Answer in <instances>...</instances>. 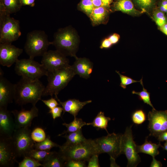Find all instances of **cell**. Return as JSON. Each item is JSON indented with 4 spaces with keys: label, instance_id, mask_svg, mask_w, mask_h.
<instances>
[{
    "label": "cell",
    "instance_id": "obj_1",
    "mask_svg": "<svg viewBox=\"0 0 167 167\" xmlns=\"http://www.w3.org/2000/svg\"><path fill=\"white\" fill-rule=\"evenodd\" d=\"M14 100L20 105L28 103L36 105L41 100L45 88L39 79L32 80L22 77L14 84Z\"/></svg>",
    "mask_w": 167,
    "mask_h": 167
},
{
    "label": "cell",
    "instance_id": "obj_2",
    "mask_svg": "<svg viewBox=\"0 0 167 167\" xmlns=\"http://www.w3.org/2000/svg\"><path fill=\"white\" fill-rule=\"evenodd\" d=\"M75 75L70 65L53 71H48V83L42 96L50 95L52 97L54 95L55 97L57 96L59 92L67 85Z\"/></svg>",
    "mask_w": 167,
    "mask_h": 167
},
{
    "label": "cell",
    "instance_id": "obj_3",
    "mask_svg": "<svg viewBox=\"0 0 167 167\" xmlns=\"http://www.w3.org/2000/svg\"><path fill=\"white\" fill-rule=\"evenodd\" d=\"M59 148V152L66 161L69 160L88 161L92 155L98 154L96 144L94 140L91 139L78 144L62 145Z\"/></svg>",
    "mask_w": 167,
    "mask_h": 167
},
{
    "label": "cell",
    "instance_id": "obj_4",
    "mask_svg": "<svg viewBox=\"0 0 167 167\" xmlns=\"http://www.w3.org/2000/svg\"><path fill=\"white\" fill-rule=\"evenodd\" d=\"M54 38L51 45H54L57 50L66 56L76 57L75 53L79 41L75 32L73 28L70 27L60 28L55 33Z\"/></svg>",
    "mask_w": 167,
    "mask_h": 167
},
{
    "label": "cell",
    "instance_id": "obj_5",
    "mask_svg": "<svg viewBox=\"0 0 167 167\" xmlns=\"http://www.w3.org/2000/svg\"><path fill=\"white\" fill-rule=\"evenodd\" d=\"M21 35L19 21L11 17L0 2V43H11Z\"/></svg>",
    "mask_w": 167,
    "mask_h": 167
},
{
    "label": "cell",
    "instance_id": "obj_6",
    "mask_svg": "<svg viewBox=\"0 0 167 167\" xmlns=\"http://www.w3.org/2000/svg\"><path fill=\"white\" fill-rule=\"evenodd\" d=\"M51 42L49 41L45 32L41 30H34L28 33L24 49L30 58L42 56L48 50Z\"/></svg>",
    "mask_w": 167,
    "mask_h": 167
},
{
    "label": "cell",
    "instance_id": "obj_7",
    "mask_svg": "<svg viewBox=\"0 0 167 167\" xmlns=\"http://www.w3.org/2000/svg\"><path fill=\"white\" fill-rule=\"evenodd\" d=\"M31 132L28 127L18 128L14 131L11 139L16 157H24L34 149L36 143L31 138Z\"/></svg>",
    "mask_w": 167,
    "mask_h": 167
},
{
    "label": "cell",
    "instance_id": "obj_8",
    "mask_svg": "<svg viewBox=\"0 0 167 167\" xmlns=\"http://www.w3.org/2000/svg\"><path fill=\"white\" fill-rule=\"evenodd\" d=\"M15 71L18 75L32 80L39 79L48 74L47 71L41 64L30 58L18 59Z\"/></svg>",
    "mask_w": 167,
    "mask_h": 167
},
{
    "label": "cell",
    "instance_id": "obj_9",
    "mask_svg": "<svg viewBox=\"0 0 167 167\" xmlns=\"http://www.w3.org/2000/svg\"><path fill=\"white\" fill-rule=\"evenodd\" d=\"M122 134L108 133L106 136L94 140L96 145L98 154L106 153L115 159L121 154Z\"/></svg>",
    "mask_w": 167,
    "mask_h": 167
},
{
    "label": "cell",
    "instance_id": "obj_10",
    "mask_svg": "<svg viewBox=\"0 0 167 167\" xmlns=\"http://www.w3.org/2000/svg\"><path fill=\"white\" fill-rule=\"evenodd\" d=\"M132 126L127 127L122 135L121 154H125L127 159V167H135L141 162V159L136 151V145L133 139Z\"/></svg>",
    "mask_w": 167,
    "mask_h": 167
},
{
    "label": "cell",
    "instance_id": "obj_11",
    "mask_svg": "<svg viewBox=\"0 0 167 167\" xmlns=\"http://www.w3.org/2000/svg\"><path fill=\"white\" fill-rule=\"evenodd\" d=\"M148 129L150 135L156 137L167 131V110L157 111L154 108L149 112Z\"/></svg>",
    "mask_w": 167,
    "mask_h": 167
},
{
    "label": "cell",
    "instance_id": "obj_12",
    "mask_svg": "<svg viewBox=\"0 0 167 167\" xmlns=\"http://www.w3.org/2000/svg\"><path fill=\"white\" fill-rule=\"evenodd\" d=\"M41 64L48 72H51L67 67L69 61L66 56L59 51H47L42 56Z\"/></svg>",
    "mask_w": 167,
    "mask_h": 167
},
{
    "label": "cell",
    "instance_id": "obj_13",
    "mask_svg": "<svg viewBox=\"0 0 167 167\" xmlns=\"http://www.w3.org/2000/svg\"><path fill=\"white\" fill-rule=\"evenodd\" d=\"M23 51L11 43H0V64L8 67H11L18 59Z\"/></svg>",
    "mask_w": 167,
    "mask_h": 167
},
{
    "label": "cell",
    "instance_id": "obj_14",
    "mask_svg": "<svg viewBox=\"0 0 167 167\" xmlns=\"http://www.w3.org/2000/svg\"><path fill=\"white\" fill-rule=\"evenodd\" d=\"M11 112L14 117L16 129L30 127L32 120L38 116L39 110L35 105L29 110L22 109L19 111L14 110Z\"/></svg>",
    "mask_w": 167,
    "mask_h": 167
},
{
    "label": "cell",
    "instance_id": "obj_15",
    "mask_svg": "<svg viewBox=\"0 0 167 167\" xmlns=\"http://www.w3.org/2000/svg\"><path fill=\"white\" fill-rule=\"evenodd\" d=\"M16 157L12 146L11 138L0 136V167L11 166L15 161Z\"/></svg>",
    "mask_w": 167,
    "mask_h": 167
},
{
    "label": "cell",
    "instance_id": "obj_16",
    "mask_svg": "<svg viewBox=\"0 0 167 167\" xmlns=\"http://www.w3.org/2000/svg\"><path fill=\"white\" fill-rule=\"evenodd\" d=\"M11 113L7 107H0V136L9 138L12 137L15 130V126Z\"/></svg>",
    "mask_w": 167,
    "mask_h": 167
},
{
    "label": "cell",
    "instance_id": "obj_17",
    "mask_svg": "<svg viewBox=\"0 0 167 167\" xmlns=\"http://www.w3.org/2000/svg\"><path fill=\"white\" fill-rule=\"evenodd\" d=\"M0 73V107H7L14 100V84L3 76V73L1 68Z\"/></svg>",
    "mask_w": 167,
    "mask_h": 167
},
{
    "label": "cell",
    "instance_id": "obj_18",
    "mask_svg": "<svg viewBox=\"0 0 167 167\" xmlns=\"http://www.w3.org/2000/svg\"><path fill=\"white\" fill-rule=\"evenodd\" d=\"M75 58V60L71 66L75 74L79 75L80 77L88 79L92 71V63L86 58L76 57Z\"/></svg>",
    "mask_w": 167,
    "mask_h": 167
},
{
    "label": "cell",
    "instance_id": "obj_19",
    "mask_svg": "<svg viewBox=\"0 0 167 167\" xmlns=\"http://www.w3.org/2000/svg\"><path fill=\"white\" fill-rule=\"evenodd\" d=\"M55 98L62 106L63 112V115L65 112H68L73 116L74 118L76 117L79 112L85 105L92 102L91 100L81 102L79 100L73 99H69L62 102L61 101L58 96H56Z\"/></svg>",
    "mask_w": 167,
    "mask_h": 167
},
{
    "label": "cell",
    "instance_id": "obj_20",
    "mask_svg": "<svg viewBox=\"0 0 167 167\" xmlns=\"http://www.w3.org/2000/svg\"><path fill=\"white\" fill-rule=\"evenodd\" d=\"M161 147L160 143L158 144L152 143L151 141H148L147 137L146 138L144 143L141 145H136V151L137 153H142L151 155L155 157L159 154L158 148Z\"/></svg>",
    "mask_w": 167,
    "mask_h": 167
},
{
    "label": "cell",
    "instance_id": "obj_21",
    "mask_svg": "<svg viewBox=\"0 0 167 167\" xmlns=\"http://www.w3.org/2000/svg\"><path fill=\"white\" fill-rule=\"evenodd\" d=\"M66 161L59 152H53L48 158L42 162L43 167H65Z\"/></svg>",
    "mask_w": 167,
    "mask_h": 167
},
{
    "label": "cell",
    "instance_id": "obj_22",
    "mask_svg": "<svg viewBox=\"0 0 167 167\" xmlns=\"http://www.w3.org/2000/svg\"><path fill=\"white\" fill-rule=\"evenodd\" d=\"M63 137L66 139V142L62 145L64 146L79 143L87 139L84 136L82 129L75 132L66 134Z\"/></svg>",
    "mask_w": 167,
    "mask_h": 167
},
{
    "label": "cell",
    "instance_id": "obj_23",
    "mask_svg": "<svg viewBox=\"0 0 167 167\" xmlns=\"http://www.w3.org/2000/svg\"><path fill=\"white\" fill-rule=\"evenodd\" d=\"M111 118L105 116L104 112L100 111L94 118L93 122L88 123V125H91L98 130L104 129L108 133L107 127L108 123Z\"/></svg>",
    "mask_w": 167,
    "mask_h": 167
},
{
    "label": "cell",
    "instance_id": "obj_24",
    "mask_svg": "<svg viewBox=\"0 0 167 167\" xmlns=\"http://www.w3.org/2000/svg\"><path fill=\"white\" fill-rule=\"evenodd\" d=\"M62 125L65 126L67 128V130L64 131L62 134L58 135L61 136L64 134L76 131L81 129L85 125H88V123L84 122L81 118L76 117L74 118L73 121L69 123H64Z\"/></svg>",
    "mask_w": 167,
    "mask_h": 167
},
{
    "label": "cell",
    "instance_id": "obj_25",
    "mask_svg": "<svg viewBox=\"0 0 167 167\" xmlns=\"http://www.w3.org/2000/svg\"><path fill=\"white\" fill-rule=\"evenodd\" d=\"M114 6L116 10L126 13H136L137 12L130 0H118L115 4Z\"/></svg>",
    "mask_w": 167,
    "mask_h": 167
},
{
    "label": "cell",
    "instance_id": "obj_26",
    "mask_svg": "<svg viewBox=\"0 0 167 167\" xmlns=\"http://www.w3.org/2000/svg\"><path fill=\"white\" fill-rule=\"evenodd\" d=\"M106 14V11L104 7H95L90 17L93 24H98L103 21Z\"/></svg>",
    "mask_w": 167,
    "mask_h": 167
},
{
    "label": "cell",
    "instance_id": "obj_27",
    "mask_svg": "<svg viewBox=\"0 0 167 167\" xmlns=\"http://www.w3.org/2000/svg\"><path fill=\"white\" fill-rule=\"evenodd\" d=\"M6 12L10 15L19 11L22 6L19 0H0Z\"/></svg>",
    "mask_w": 167,
    "mask_h": 167
},
{
    "label": "cell",
    "instance_id": "obj_28",
    "mask_svg": "<svg viewBox=\"0 0 167 167\" xmlns=\"http://www.w3.org/2000/svg\"><path fill=\"white\" fill-rule=\"evenodd\" d=\"M50 150H43L33 149L30 151L27 156L42 162L46 160L52 153Z\"/></svg>",
    "mask_w": 167,
    "mask_h": 167
},
{
    "label": "cell",
    "instance_id": "obj_29",
    "mask_svg": "<svg viewBox=\"0 0 167 167\" xmlns=\"http://www.w3.org/2000/svg\"><path fill=\"white\" fill-rule=\"evenodd\" d=\"M60 145L53 142L49 135H47L44 141L39 143H36L34 148L37 150H49L53 147H58Z\"/></svg>",
    "mask_w": 167,
    "mask_h": 167
},
{
    "label": "cell",
    "instance_id": "obj_30",
    "mask_svg": "<svg viewBox=\"0 0 167 167\" xmlns=\"http://www.w3.org/2000/svg\"><path fill=\"white\" fill-rule=\"evenodd\" d=\"M140 82L142 86V90L140 92H137L133 90L132 92V94L138 95L139 99L140 100L142 101L144 103L150 105L152 108H154L150 100V93L144 88L143 82L142 78L140 80Z\"/></svg>",
    "mask_w": 167,
    "mask_h": 167
},
{
    "label": "cell",
    "instance_id": "obj_31",
    "mask_svg": "<svg viewBox=\"0 0 167 167\" xmlns=\"http://www.w3.org/2000/svg\"><path fill=\"white\" fill-rule=\"evenodd\" d=\"M45 132L41 127H37L34 128L31 132V137L35 142H41L46 138Z\"/></svg>",
    "mask_w": 167,
    "mask_h": 167
},
{
    "label": "cell",
    "instance_id": "obj_32",
    "mask_svg": "<svg viewBox=\"0 0 167 167\" xmlns=\"http://www.w3.org/2000/svg\"><path fill=\"white\" fill-rule=\"evenodd\" d=\"M23 160L18 163L19 167H38L42 166V164L33 158L26 156Z\"/></svg>",
    "mask_w": 167,
    "mask_h": 167
},
{
    "label": "cell",
    "instance_id": "obj_33",
    "mask_svg": "<svg viewBox=\"0 0 167 167\" xmlns=\"http://www.w3.org/2000/svg\"><path fill=\"white\" fill-rule=\"evenodd\" d=\"M131 118L134 123L139 125L142 124L146 120V116L144 111L140 109L137 110L133 113Z\"/></svg>",
    "mask_w": 167,
    "mask_h": 167
},
{
    "label": "cell",
    "instance_id": "obj_34",
    "mask_svg": "<svg viewBox=\"0 0 167 167\" xmlns=\"http://www.w3.org/2000/svg\"><path fill=\"white\" fill-rule=\"evenodd\" d=\"M80 7L82 11L90 16L95 7L92 0H82Z\"/></svg>",
    "mask_w": 167,
    "mask_h": 167
},
{
    "label": "cell",
    "instance_id": "obj_35",
    "mask_svg": "<svg viewBox=\"0 0 167 167\" xmlns=\"http://www.w3.org/2000/svg\"><path fill=\"white\" fill-rule=\"evenodd\" d=\"M154 18L156 24L159 27L167 23V18L165 13L160 10L154 13Z\"/></svg>",
    "mask_w": 167,
    "mask_h": 167
},
{
    "label": "cell",
    "instance_id": "obj_36",
    "mask_svg": "<svg viewBox=\"0 0 167 167\" xmlns=\"http://www.w3.org/2000/svg\"><path fill=\"white\" fill-rule=\"evenodd\" d=\"M116 72L118 74L120 77L121 81L120 86L124 89H126L128 85L135 83L140 82V80H134L130 77L121 74L119 71H116Z\"/></svg>",
    "mask_w": 167,
    "mask_h": 167
},
{
    "label": "cell",
    "instance_id": "obj_37",
    "mask_svg": "<svg viewBox=\"0 0 167 167\" xmlns=\"http://www.w3.org/2000/svg\"><path fill=\"white\" fill-rule=\"evenodd\" d=\"M85 161L76 160H69L66 161L65 167H87Z\"/></svg>",
    "mask_w": 167,
    "mask_h": 167
},
{
    "label": "cell",
    "instance_id": "obj_38",
    "mask_svg": "<svg viewBox=\"0 0 167 167\" xmlns=\"http://www.w3.org/2000/svg\"><path fill=\"white\" fill-rule=\"evenodd\" d=\"M63 111L62 107L56 106L51 109H49L48 113H50L54 120L61 117V114Z\"/></svg>",
    "mask_w": 167,
    "mask_h": 167
},
{
    "label": "cell",
    "instance_id": "obj_39",
    "mask_svg": "<svg viewBox=\"0 0 167 167\" xmlns=\"http://www.w3.org/2000/svg\"><path fill=\"white\" fill-rule=\"evenodd\" d=\"M98 154H94L92 155L88 161V167H100L99 163Z\"/></svg>",
    "mask_w": 167,
    "mask_h": 167
},
{
    "label": "cell",
    "instance_id": "obj_40",
    "mask_svg": "<svg viewBox=\"0 0 167 167\" xmlns=\"http://www.w3.org/2000/svg\"><path fill=\"white\" fill-rule=\"evenodd\" d=\"M137 4L141 8L146 9L150 7L154 0H135Z\"/></svg>",
    "mask_w": 167,
    "mask_h": 167
},
{
    "label": "cell",
    "instance_id": "obj_41",
    "mask_svg": "<svg viewBox=\"0 0 167 167\" xmlns=\"http://www.w3.org/2000/svg\"><path fill=\"white\" fill-rule=\"evenodd\" d=\"M43 103L49 109H51L60 104H58L56 99L52 97L48 100H41Z\"/></svg>",
    "mask_w": 167,
    "mask_h": 167
},
{
    "label": "cell",
    "instance_id": "obj_42",
    "mask_svg": "<svg viewBox=\"0 0 167 167\" xmlns=\"http://www.w3.org/2000/svg\"><path fill=\"white\" fill-rule=\"evenodd\" d=\"M112 44L108 38L104 39L102 42L100 48L102 49H107L109 48Z\"/></svg>",
    "mask_w": 167,
    "mask_h": 167
},
{
    "label": "cell",
    "instance_id": "obj_43",
    "mask_svg": "<svg viewBox=\"0 0 167 167\" xmlns=\"http://www.w3.org/2000/svg\"><path fill=\"white\" fill-rule=\"evenodd\" d=\"M22 6L28 5L31 7L35 6V0H19Z\"/></svg>",
    "mask_w": 167,
    "mask_h": 167
},
{
    "label": "cell",
    "instance_id": "obj_44",
    "mask_svg": "<svg viewBox=\"0 0 167 167\" xmlns=\"http://www.w3.org/2000/svg\"><path fill=\"white\" fill-rule=\"evenodd\" d=\"M119 38V35L116 33L113 34L108 38L112 44L117 43L118 41Z\"/></svg>",
    "mask_w": 167,
    "mask_h": 167
},
{
    "label": "cell",
    "instance_id": "obj_45",
    "mask_svg": "<svg viewBox=\"0 0 167 167\" xmlns=\"http://www.w3.org/2000/svg\"><path fill=\"white\" fill-rule=\"evenodd\" d=\"M157 138L160 142L167 141V131H164L160 134Z\"/></svg>",
    "mask_w": 167,
    "mask_h": 167
},
{
    "label": "cell",
    "instance_id": "obj_46",
    "mask_svg": "<svg viewBox=\"0 0 167 167\" xmlns=\"http://www.w3.org/2000/svg\"><path fill=\"white\" fill-rule=\"evenodd\" d=\"M162 166V164L161 162L156 160L155 158V157H152V161L151 163L150 167H161Z\"/></svg>",
    "mask_w": 167,
    "mask_h": 167
},
{
    "label": "cell",
    "instance_id": "obj_47",
    "mask_svg": "<svg viewBox=\"0 0 167 167\" xmlns=\"http://www.w3.org/2000/svg\"><path fill=\"white\" fill-rule=\"evenodd\" d=\"M94 7H99L101 6L102 0H92Z\"/></svg>",
    "mask_w": 167,
    "mask_h": 167
},
{
    "label": "cell",
    "instance_id": "obj_48",
    "mask_svg": "<svg viewBox=\"0 0 167 167\" xmlns=\"http://www.w3.org/2000/svg\"><path fill=\"white\" fill-rule=\"evenodd\" d=\"M159 28L161 31L167 36V23L165 24Z\"/></svg>",
    "mask_w": 167,
    "mask_h": 167
},
{
    "label": "cell",
    "instance_id": "obj_49",
    "mask_svg": "<svg viewBox=\"0 0 167 167\" xmlns=\"http://www.w3.org/2000/svg\"><path fill=\"white\" fill-rule=\"evenodd\" d=\"M112 0H102L101 6L103 7L109 6Z\"/></svg>",
    "mask_w": 167,
    "mask_h": 167
},
{
    "label": "cell",
    "instance_id": "obj_50",
    "mask_svg": "<svg viewBox=\"0 0 167 167\" xmlns=\"http://www.w3.org/2000/svg\"><path fill=\"white\" fill-rule=\"evenodd\" d=\"M159 9L160 11L165 13L167 14V6H162L160 5Z\"/></svg>",
    "mask_w": 167,
    "mask_h": 167
},
{
    "label": "cell",
    "instance_id": "obj_51",
    "mask_svg": "<svg viewBox=\"0 0 167 167\" xmlns=\"http://www.w3.org/2000/svg\"><path fill=\"white\" fill-rule=\"evenodd\" d=\"M162 6H167V0H162L160 5Z\"/></svg>",
    "mask_w": 167,
    "mask_h": 167
},
{
    "label": "cell",
    "instance_id": "obj_52",
    "mask_svg": "<svg viewBox=\"0 0 167 167\" xmlns=\"http://www.w3.org/2000/svg\"><path fill=\"white\" fill-rule=\"evenodd\" d=\"M163 149L167 151V141H166L165 143L163 146H162Z\"/></svg>",
    "mask_w": 167,
    "mask_h": 167
}]
</instances>
